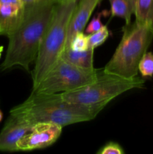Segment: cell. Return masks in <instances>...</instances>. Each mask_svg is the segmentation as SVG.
Returning <instances> with one entry per match:
<instances>
[{"label":"cell","mask_w":153,"mask_h":154,"mask_svg":"<svg viewBox=\"0 0 153 154\" xmlns=\"http://www.w3.org/2000/svg\"><path fill=\"white\" fill-rule=\"evenodd\" d=\"M56 3L54 0H44L26 5L22 21L8 37L9 42L7 53L0 70L5 71L20 66L29 72L30 66L35 61Z\"/></svg>","instance_id":"obj_1"},{"label":"cell","mask_w":153,"mask_h":154,"mask_svg":"<svg viewBox=\"0 0 153 154\" xmlns=\"http://www.w3.org/2000/svg\"><path fill=\"white\" fill-rule=\"evenodd\" d=\"M10 114L32 125L53 123L62 127L90 121L98 115L89 108L66 101L62 93H32L26 100L11 108Z\"/></svg>","instance_id":"obj_2"},{"label":"cell","mask_w":153,"mask_h":154,"mask_svg":"<svg viewBox=\"0 0 153 154\" xmlns=\"http://www.w3.org/2000/svg\"><path fill=\"white\" fill-rule=\"evenodd\" d=\"M145 80L139 77L124 78L98 69L97 77L85 86L62 93L64 99L88 108L98 114L110 102L122 93L144 87Z\"/></svg>","instance_id":"obj_3"},{"label":"cell","mask_w":153,"mask_h":154,"mask_svg":"<svg viewBox=\"0 0 153 154\" xmlns=\"http://www.w3.org/2000/svg\"><path fill=\"white\" fill-rule=\"evenodd\" d=\"M78 0L56 3L48 28L42 38L32 72V89L60 58L67 40L69 22Z\"/></svg>","instance_id":"obj_4"},{"label":"cell","mask_w":153,"mask_h":154,"mask_svg":"<svg viewBox=\"0 0 153 154\" xmlns=\"http://www.w3.org/2000/svg\"><path fill=\"white\" fill-rule=\"evenodd\" d=\"M152 38L153 29L149 26L136 21L125 24L121 41L104 70L124 78L136 77L140 61L147 52Z\"/></svg>","instance_id":"obj_5"},{"label":"cell","mask_w":153,"mask_h":154,"mask_svg":"<svg viewBox=\"0 0 153 154\" xmlns=\"http://www.w3.org/2000/svg\"><path fill=\"white\" fill-rule=\"evenodd\" d=\"M98 69H84L59 58L32 93H61L76 90L94 81Z\"/></svg>","instance_id":"obj_6"},{"label":"cell","mask_w":153,"mask_h":154,"mask_svg":"<svg viewBox=\"0 0 153 154\" xmlns=\"http://www.w3.org/2000/svg\"><path fill=\"white\" fill-rule=\"evenodd\" d=\"M61 126L53 123H38L16 144L18 151H32L53 144L62 132Z\"/></svg>","instance_id":"obj_7"},{"label":"cell","mask_w":153,"mask_h":154,"mask_svg":"<svg viewBox=\"0 0 153 154\" xmlns=\"http://www.w3.org/2000/svg\"><path fill=\"white\" fill-rule=\"evenodd\" d=\"M33 125L23 119L10 114L0 132V150L18 151L16 144L23 135L28 133Z\"/></svg>","instance_id":"obj_8"},{"label":"cell","mask_w":153,"mask_h":154,"mask_svg":"<svg viewBox=\"0 0 153 154\" xmlns=\"http://www.w3.org/2000/svg\"><path fill=\"white\" fill-rule=\"evenodd\" d=\"M25 10L21 0H0V35L8 37L17 28Z\"/></svg>","instance_id":"obj_9"},{"label":"cell","mask_w":153,"mask_h":154,"mask_svg":"<svg viewBox=\"0 0 153 154\" xmlns=\"http://www.w3.org/2000/svg\"><path fill=\"white\" fill-rule=\"evenodd\" d=\"M101 1L102 0H78L77 4L70 17L64 48L70 46V41L76 33L83 32L93 11Z\"/></svg>","instance_id":"obj_10"},{"label":"cell","mask_w":153,"mask_h":154,"mask_svg":"<svg viewBox=\"0 0 153 154\" xmlns=\"http://www.w3.org/2000/svg\"><path fill=\"white\" fill-rule=\"evenodd\" d=\"M94 49L88 48L84 51H73L70 47L64 48L60 58L75 66L84 69H94Z\"/></svg>","instance_id":"obj_11"},{"label":"cell","mask_w":153,"mask_h":154,"mask_svg":"<svg viewBox=\"0 0 153 154\" xmlns=\"http://www.w3.org/2000/svg\"><path fill=\"white\" fill-rule=\"evenodd\" d=\"M111 17L122 18L126 25L131 23V17L134 14V0H109Z\"/></svg>","instance_id":"obj_12"},{"label":"cell","mask_w":153,"mask_h":154,"mask_svg":"<svg viewBox=\"0 0 153 154\" xmlns=\"http://www.w3.org/2000/svg\"><path fill=\"white\" fill-rule=\"evenodd\" d=\"M135 21L153 29V0H134Z\"/></svg>","instance_id":"obj_13"},{"label":"cell","mask_w":153,"mask_h":154,"mask_svg":"<svg viewBox=\"0 0 153 154\" xmlns=\"http://www.w3.org/2000/svg\"><path fill=\"white\" fill-rule=\"evenodd\" d=\"M109 35L110 32L107 26L106 25H104L103 27L99 30L88 35V47L94 50L98 48L106 42Z\"/></svg>","instance_id":"obj_14"},{"label":"cell","mask_w":153,"mask_h":154,"mask_svg":"<svg viewBox=\"0 0 153 154\" xmlns=\"http://www.w3.org/2000/svg\"><path fill=\"white\" fill-rule=\"evenodd\" d=\"M138 72H140L142 78H152L153 76V54L146 52L142 57L138 66Z\"/></svg>","instance_id":"obj_15"},{"label":"cell","mask_w":153,"mask_h":154,"mask_svg":"<svg viewBox=\"0 0 153 154\" xmlns=\"http://www.w3.org/2000/svg\"><path fill=\"white\" fill-rule=\"evenodd\" d=\"M70 47L73 51H84L89 48L88 47V35L85 34L83 32H80L75 35L71 39Z\"/></svg>","instance_id":"obj_16"},{"label":"cell","mask_w":153,"mask_h":154,"mask_svg":"<svg viewBox=\"0 0 153 154\" xmlns=\"http://www.w3.org/2000/svg\"><path fill=\"white\" fill-rule=\"evenodd\" d=\"M124 150L118 143L110 141L97 151V154H124Z\"/></svg>","instance_id":"obj_17"},{"label":"cell","mask_w":153,"mask_h":154,"mask_svg":"<svg viewBox=\"0 0 153 154\" xmlns=\"http://www.w3.org/2000/svg\"><path fill=\"white\" fill-rule=\"evenodd\" d=\"M106 13H107V11H106L100 12L98 14L96 17H94L90 21L88 25L87 26L86 29V32L87 35L94 32L98 31V30H99L100 28L103 27L104 24L101 22V18L102 17L106 15Z\"/></svg>","instance_id":"obj_18"},{"label":"cell","mask_w":153,"mask_h":154,"mask_svg":"<svg viewBox=\"0 0 153 154\" xmlns=\"http://www.w3.org/2000/svg\"><path fill=\"white\" fill-rule=\"evenodd\" d=\"M21 1L25 4V5H32L40 2L44 1V0H21Z\"/></svg>","instance_id":"obj_19"},{"label":"cell","mask_w":153,"mask_h":154,"mask_svg":"<svg viewBox=\"0 0 153 154\" xmlns=\"http://www.w3.org/2000/svg\"><path fill=\"white\" fill-rule=\"evenodd\" d=\"M54 1L57 3H61V2H65L70 1V0H54Z\"/></svg>","instance_id":"obj_20"},{"label":"cell","mask_w":153,"mask_h":154,"mask_svg":"<svg viewBox=\"0 0 153 154\" xmlns=\"http://www.w3.org/2000/svg\"><path fill=\"white\" fill-rule=\"evenodd\" d=\"M3 50H4V47L0 46V58H1V57H2V53Z\"/></svg>","instance_id":"obj_21"},{"label":"cell","mask_w":153,"mask_h":154,"mask_svg":"<svg viewBox=\"0 0 153 154\" xmlns=\"http://www.w3.org/2000/svg\"><path fill=\"white\" fill-rule=\"evenodd\" d=\"M2 118H3V114H2V111L0 110V122L2 120Z\"/></svg>","instance_id":"obj_22"}]
</instances>
